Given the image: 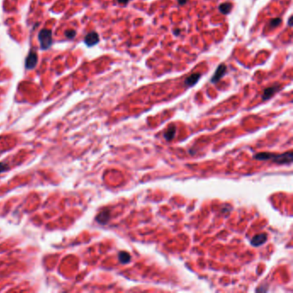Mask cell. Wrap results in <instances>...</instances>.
I'll use <instances>...</instances> for the list:
<instances>
[{"mask_svg": "<svg viewBox=\"0 0 293 293\" xmlns=\"http://www.w3.org/2000/svg\"><path fill=\"white\" fill-rule=\"evenodd\" d=\"M65 36H66L67 38H69V39H73L74 37L76 36V31L73 30H67V31H65Z\"/></svg>", "mask_w": 293, "mask_h": 293, "instance_id": "cell-13", "label": "cell"}, {"mask_svg": "<svg viewBox=\"0 0 293 293\" xmlns=\"http://www.w3.org/2000/svg\"><path fill=\"white\" fill-rule=\"evenodd\" d=\"M267 234L266 233H260V234L255 235L254 237L251 240V244L254 247H258L262 245L267 241Z\"/></svg>", "mask_w": 293, "mask_h": 293, "instance_id": "cell-6", "label": "cell"}, {"mask_svg": "<svg viewBox=\"0 0 293 293\" xmlns=\"http://www.w3.org/2000/svg\"><path fill=\"white\" fill-rule=\"evenodd\" d=\"M38 61V56L35 52L30 51L29 55L27 56L26 60H25V67L27 70H32L36 66V64Z\"/></svg>", "mask_w": 293, "mask_h": 293, "instance_id": "cell-3", "label": "cell"}, {"mask_svg": "<svg viewBox=\"0 0 293 293\" xmlns=\"http://www.w3.org/2000/svg\"><path fill=\"white\" fill-rule=\"evenodd\" d=\"M38 39H39L40 48L43 50L48 49L52 44H53V34H52V30H41L38 34Z\"/></svg>", "mask_w": 293, "mask_h": 293, "instance_id": "cell-2", "label": "cell"}, {"mask_svg": "<svg viewBox=\"0 0 293 293\" xmlns=\"http://www.w3.org/2000/svg\"><path fill=\"white\" fill-rule=\"evenodd\" d=\"M278 90V86H274V87H269L264 90L263 95H262V99L263 100H267L271 97L274 93H276Z\"/></svg>", "mask_w": 293, "mask_h": 293, "instance_id": "cell-9", "label": "cell"}, {"mask_svg": "<svg viewBox=\"0 0 293 293\" xmlns=\"http://www.w3.org/2000/svg\"><path fill=\"white\" fill-rule=\"evenodd\" d=\"M98 42H99V35L95 31H92V32L87 34V35L84 38V43L88 47H93V46L97 44Z\"/></svg>", "mask_w": 293, "mask_h": 293, "instance_id": "cell-4", "label": "cell"}, {"mask_svg": "<svg viewBox=\"0 0 293 293\" xmlns=\"http://www.w3.org/2000/svg\"><path fill=\"white\" fill-rule=\"evenodd\" d=\"M9 169V166L5 163V162H0V174L4 173L5 171H7Z\"/></svg>", "mask_w": 293, "mask_h": 293, "instance_id": "cell-14", "label": "cell"}, {"mask_svg": "<svg viewBox=\"0 0 293 293\" xmlns=\"http://www.w3.org/2000/svg\"><path fill=\"white\" fill-rule=\"evenodd\" d=\"M225 72H226V65H224V64H221L218 67L217 71L215 72V73H214L213 77L211 80V83H215L218 81H219L220 79L222 78V77L224 76V74L225 73Z\"/></svg>", "mask_w": 293, "mask_h": 293, "instance_id": "cell-5", "label": "cell"}, {"mask_svg": "<svg viewBox=\"0 0 293 293\" xmlns=\"http://www.w3.org/2000/svg\"><path fill=\"white\" fill-rule=\"evenodd\" d=\"M118 257H119L120 261L122 264H127L128 263V262H130V260H131V255H130V254L127 253V252H125V251L120 252Z\"/></svg>", "mask_w": 293, "mask_h": 293, "instance_id": "cell-11", "label": "cell"}, {"mask_svg": "<svg viewBox=\"0 0 293 293\" xmlns=\"http://www.w3.org/2000/svg\"><path fill=\"white\" fill-rule=\"evenodd\" d=\"M180 32H181V31H180V30H176V31H175L174 33H175V34H180Z\"/></svg>", "mask_w": 293, "mask_h": 293, "instance_id": "cell-18", "label": "cell"}, {"mask_svg": "<svg viewBox=\"0 0 293 293\" xmlns=\"http://www.w3.org/2000/svg\"><path fill=\"white\" fill-rule=\"evenodd\" d=\"M201 78V74L200 73H194L190 75L188 78H187L185 80V84L187 86H194Z\"/></svg>", "mask_w": 293, "mask_h": 293, "instance_id": "cell-8", "label": "cell"}, {"mask_svg": "<svg viewBox=\"0 0 293 293\" xmlns=\"http://www.w3.org/2000/svg\"><path fill=\"white\" fill-rule=\"evenodd\" d=\"M187 2V0H178V3L180 5H185Z\"/></svg>", "mask_w": 293, "mask_h": 293, "instance_id": "cell-16", "label": "cell"}, {"mask_svg": "<svg viewBox=\"0 0 293 293\" xmlns=\"http://www.w3.org/2000/svg\"><path fill=\"white\" fill-rule=\"evenodd\" d=\"M175 134H176V127L174 126H171L170 127L168 128L166 132H164L163 136L165 138V139L168 140V141H170L172 140L174 137H175Z\"/></svg>", "mask_w": 293, "mask_h": 293, "instance_id": "cell-10", "label": "cell"}, {"mask_svg": "<svg viewBox=\"0 0 293 293\" xmlns=\"http://www.w3.org/2000/svg\"><path fill=\"white\" fill-rule=\"evenodd\" d=\"M96 221L101 225H106L110 219V211H103L96 216Z\"/></svg>", "mask_w": 293, "mask_h": 293, "instance_id": "cell-7", "label": "cell"}, {"mask_svg": "<svg viewBox=\"0 0 293 293\" xmlns=\"http://www.w3.org/2000/svg\"><path fill=\"white\" fill-rule=\"evenodd\" d=\"M231 10V5L230 3H224L219 5V10L224 14H228Z\"/></svg>", "mask_w": 293, "mask_h": 293, "instance_id": "cell-12", "label": "cell"}, {"mask_svg": "<svg viewBox=\"0 0 293 293\" xmlns=\"http://www.w3.org/2000/svg\"><path fill=\"white\" fill-rule=\"evenodd\" d=\"M292 152H285V153L279 154V155H276L274 153H268V152H262V153L256 154L254 156V158L257 160H260V161L271 160L278 164H291L292 162Z\"/></svg>", "mask_w": 293, "mask_h": 293, "instance_id": "cell-1", "label": "cell"}, {"mask_svg": "<svg viewBox=\"0 0 293 293\" xmlns=\"http://www.w3.org/2000/svg\"><path fill=\"white\" fill-rule=\"evenodd\" d=\"M128 1H129V0H118V2H119L120 4H127Z\"/></svg>", "mask_w": 293, "mask_h": 293, "instance_id": "cell-17", "label": "cell"}, {"mask_svg": "<svg viewBox=\"0 0 293 293\" xmlns=\"http://www.w3.org/2000/svg\"><path fill=\"white\" fill-rule=\"evenodd\" d=\"M280 23H281V20L279 19V18H275V19L272 20V21L270 22V25L273 26V27H277L278 25H279Z\"/></svg>", "mask_w": 293, "mask_h": 293, "instance_id": "cell-15", "label": "cell"}]
</instances>
